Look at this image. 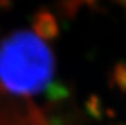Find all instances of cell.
I'll return each instance as SVG.
<instances>
[{"label": "cell", "instance_id": "obj_2", "mask_svg": "<svg viewBox=\"0 0 126 125\" xmlns=\"http://www.w3.org/2000/svg\"><path fill=\"white\" fill-rule=\"evenodd\" d=\"M32 31L42 38L43 40L48 42L58 38L61 34L59 23L55 15L47 8H40L32 16Z\"/></svg>", "mask_w": 126, "mask_h": 125}, {"label": "cell", "instance_id": "obj_3", "mask_svg": "<svg viewBox=\"0 0 126 125\" xmlns=\"http://www.w3.org/2000/svg\"><path fill=\"white\" fill-rule=\"evenodd\" d=\"M110 79L117 90L126 94V61H119L114 65Z\"/></svg>", "mask_w": 126, "mask_h": 125}, {"label": "cell", "instance_id": "obj_5", "mask_svg": "<svg viewBox=\"0 0 126 125\" xmlns=\"http://www.w3.org/2000/svg\"><path fill=\"white\" fill-rule=\"evenodd\" d=\"M79 1L80 3H86V4H89V5H93V4H95L98 0H79Z\"/></svg>", "mask_w": 126, "mask_h": 125}, {"label": "cell", "instance_id": "obj_1", "mask_svg": "<svg viewBox=\"0 0 126 125\" xmlns=\"http://www.w3.org/2000/svg\"><path fill=\"white\" fill-rule=\"evenodd\" d=\"M55 55L30 30H15L0 39V88L15 96L40 93L55 74Z\"/></svg>", "mask_w": 126, "mask_h": 125}, {"label": "cell", "instance_id": "obj_4", "mask_svg": "<svg viewBox=\"0 0 126 125\" xmlns=\"http://www.w3.org/2000/svg\"><path fill=\"white\" fill-rule=\"evenodd\" d=\"M114 1H115V4H118L119 7L126 12V0H114Z\"/></svg>", "mask_w": 126, "mask_h": 125}, {"label": "cell", "instance_id": "obj_6", "mask_svg": "<svg viewBox=\"0 0 126 125\" xmlns=\"http://www.w3.org/2000/svg\"><path fill=\"white\" fill-rule=\"evenodd\" d=\"M10 1H11V0H0V8L7 7V5L10 4Z\"/></svg>", "mask_w": 126, "mask_h": 125}]
</instances>
